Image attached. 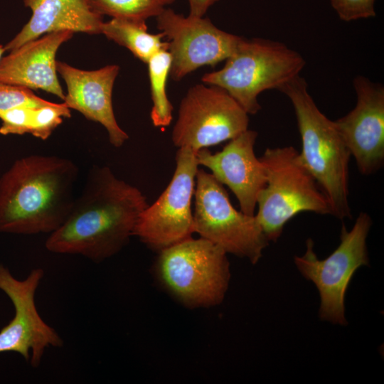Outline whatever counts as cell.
<instances>
[{
	"instance_id": "6da1fadb",
	"label": "cell",
	"mask_w": 384,
	"mask_h": 384,
	"mask_svg": "<svg viewBox=\"0 0 384 384\" xmlns=\"http://www.w3.org/2000/svg\"><path fill=\"white\" fill-rule=\"evenodd\" d=\"M148 205L139 188L118 178L108 166H95L68 218L49 234L45 247L53 253L101 262L128 244Z\"/></svg>"
},
{
	"instance_id": "7a4b0ae2",
	"label": "cell",
	"mask_w": 384,
	"mask_h": 384,
	"mask_svg": "<svg viewBox=\"0 0 384 384\" xmlns=\"http://www.w3.org/2000/svg\"><path fill=\"white\" fill-rule=\"evenodd\" d=\"M79 175L72 160L31 155L0 176V233L50 234L68 218Z\"/></svg>"
},
{
	"instance_id": "3957f363",
	"label": "cell",
	"mask_w": 384,
	"mask_h": 384,
	"mask_svg": "<svg viewBox=\"0 0 384 384\" xmlns=\"http://www.w3.org/2000/svg\"><path fill=\"white\" fill-rule=\"evenodd\" d=\"M291 101L302 140L299 157L325 194L331 215L351 217L348 201L351 154L334 121L316 106L306 81L298 75L279 89Z\"/></svg>"
},
{
	"instance_id": "277c9868",
	"label": "cell",
	"mask_w": 384,
	"mask_h": 384,
	"mask_svg": "<svg viewBox=\"0 0 384 384\" xmlns=\"http://www.w3.org/2000/svg\"><path fill=\"white\" fill-rule=\"evenodd\" d=\"M220 70L206 73V85L225 90L248 114L260 109L259 95L299 75L306 61L297 51L270 39L242 38Z\"/></svg>"
},
{
	"instance_id": "5b68a950",
	"label": "cell",
	"mask_w": 384,
	"mask_h": 384,
	"mask_svg": "<svg viewBox=\"0 0 384 384\" xmlns=\"http://www.w3.org/2000/svg\"><path fill=\"white\" fill-rule=\"evenodd\" d=\"M267 176L255 214L270 241H277L285 225L302 212L331 215L329 201L293 146L267 148L260 157Z\"/></svg>"
},
{
	"instance_id": "8992f818",
	"label": "cell",
	"mask_w": 384,
	"mask_h": 384,
	"mask_svg": "<svg viewBox=\"0 0 384 384\" xmlns=\"http://www.w3.org/2000/svg\"><path fill=\"white\" fill-rule=\"evenodd\" d=\"M154 272L162 287L189 308L221 303L230 277L227 253L202 238L159 251Z\"/></svg>"
},
{
	"instance_id": "52a82bcc",
	"label": "cell",
	"mask_w": 384,
	"mask_h": 384,
	"mask_svg": "<svg viewBox=\"0 0 384 384\" xmlns=\"http://www.w3.org/2000/svg\"><path fill=\"white\" fill-rule=\"evenodd\" d=\"M372 225L370 215L360 213L353 228L343 225L338 246L324 260L318 259L314 241L308 239L302 256H295L300 273L316 287L320 299L321 319L334 324L346 325L344 299L356 271L369 265L366 239Z\"/></svg>"
},
{
	"instance_id": "ba28073f",
	"label": "cell",
	"mask_w": 384,
	"mask_h": 384,
	"mask_svg": "<svg viewBox=\"0 0 384 384\" xmlns=\"http://www.w3.org/2000/svg\"><path fill=\"white\" fill-rule=\"evenodd\" d=\"M194 198L193 232L227 254L256 264L269 240L255 215L236 210L223 185L202 169L196 173Z\"/></svg>"
},
{
	"instance_id": "9c48e42d",
	"label": "cell",
	"mask_w": 384,
	"mask_h": 384,
	"mask_svg": "<svg viewBox=\"0 0 384 384\" xmlns=\"http://www.w3.org/2000/svg\"><path fill=\"white\" fill-rule=\"evenodd\" d=\"M248 125V114L225 90L198 84L181 101L171 139L197 152L236 137Z\"/></svg>"
},
{
	"instance_id": "30bf717a",
	"label": "cell",
	"mask_w": 384,
	"mask_h": 384,
	"mask_svg": "<svg viewBox=\"0 0 384 384\" xmlns=\"http://www.w3.org/2000/svg\"><path fill=\"white\" fill-rule=\"evenodd\" d=\"M172 178L156 201L141 213L133 236L158 252L191 238L192 198L198 169L196 152L188 147L176 151Z\"/></svg>"
},
{
	"instance_id": "8fae6325",
	"label": "cell",
	"mask_w": 384,
	"mask_h": 384,
	"mask_svg": "<svg viewBox=\"0 0 384 384\" xmlns=\"http://www.w3.org/2000/svg\"><path fill=\"white\" fill-rule=\"evenodd\" d=\"M44 274L42 268L36 267L26 278L18 279L0 262V290L14 309V317L0 330V353H18L35 368L41 365L47 348L64 345L62 337L43 319L36 305V293Z\"/></svg>"
},
{
	"instance_id": "7c38bea8",
	"label": "cell",
	"mask_w": 384,
	"mask_h": 384,
	"mask_svg": "<svg viewBox=\"0 0 384 384\" xmlns=\"http://www.w3.org/2000/svg\"><path fill=\"white\" fill-rule=\"evenodd\" d=\"M156 18L157 28L168 39L170 75L176 81L200 67L227 60L242 38L219 29L207 18L186 17L170 9Z\"/></svg>"
},
{
	"instance_id": "4fadbf2b",
	"label": "cell",
	"mask_w": 384,
	"mask_h": 384,
	"mask_svg": "<svg viewBox=\"0 0 384 384\" xmlns=\"http://www.w3.org/2000/svg\"><path fill=\"white\" fill-rule=\"evenodd\" d=\"M353 85L355 107L334 122L358 171L369 176L384 163V87L361 75Z\"/></svg>"
},
{
	"instance_id": "5bb4252c",
	"label": "cell",
	"mask_w": 384,
	"mask_h": 384,
	"mask_svg": "<svg viewBox=\"0 0 384 384\" xmlns=\"http://www.w3.org/2000/svg\"><path fill=\"white\" fill-rule=\"evenodd\" d=\"M257 132L247 129L229 140L223 149L212 154L207 148L196 152L198 165L208 169L223 185L227 186L238 201L240 211L254 215L260 192L267 181L265 169L255 156Z\"/></svg>"
},
{
	"instance_id": "9a60e30c",
	"label": "cell",
	"mask_w": 384,
	"mask_h": 384,
	"mask_svg": "<svg viewBox=\"0 0 384 384\" xmlns=\"http://www.w3.org/2000/svg\"><path fill=\"white\" fill-rule=\"evenodd\" d=\"M56 70L67 85L68 92L63 100L65 105L86 119L101 124L108 133L110 144L121 147L129 136L115 119L112 100L119 67L108 65L95 70H84L56 61Z\"/></svg>"
},
{
	"instance_id": "2e32d148",
	"label": "cell",
	"mask_w": 384,
	"mask_h": 384,
	"mask_svg": "<svg viewBox=\"0 0 384 384\" xmlns=\"http://www.w3.org/2000/svg\"><path fill=\"white\" fill-rule=\"evenodd\" d=\"M73 33L52 32L10 51L0 61V82L42 90L63 100L65 95L58 79L55 55Z\"/></svg>"
},
{
	"instance_id": "e0dca14e",
	"label": "cell",
	"mask_w": 384,
	"mask_h": 384,
	"mask_svg": "<svg viewBox=\"0 0 384 384\" xmlns=\"http://www.w3.org/2000/svg\"><path fill=\"white\" fill-rule=\"evenodd\" d=\"M23 3L31 9V17L4 46L6 51L52 32L101 33L102 16L93 12L85 0H23Z\"/></svg>"
},
{
	"instance_id": "ac0fdd59",
	"label": "cell",
	"mask_w": 384,
	"mask_h": 384,
	"mask_svg": "<svg viewBox=\"0 0 384 384\" xmlns=\"http://www.w3.org/2000/svg\"><path fill=\"white\" fill-rule=\"evenodd\" d=\"M70 117V109L64 102H52L45 106H20L11 109L6 112L4 123L11 134H30L46 140L63 122V118Z\"/></svg>"
},
{
	"instance_id": "d6986e66",
	"label": "cell",
	"mask_w": 384,
	"mask_h": 384,
	"mask_svg": "<svg viewBox=\"0 0 384 384\" xmlns=\"http://www.w3.org/2000/svg\"><path fill=\"white\" fill-rule=\"evenodd\" d=\"M101 33L108 39L127 48L140 60L146 63L156 53L168 50V42H163L164 37L160 32L152 34L147 31V25L144 21H134L112 18L104 22Z\"/></svg>"
},
{
	"instance_id": "ffe728a7",
	"label": "cell",
	"mask_w": 384,
	"mask_h": 384,
	"mask_svg": "<svg viewBox=\"0 0 384 384\" xmlns=\"http://www.w3.org/2000/svg\"><path fill=\"white\" fill-rule=\"evenodd\" d=\"M151 88L152 107L150 113L152 124L156 127L169 126L173 119V106L166 90L170 74L171 56L168 50L154 54L146 63Z\"/></svg>"
},
{
	"instance_id": "44dd1931",
	"label": "cell",
	"mask_w": 384,
	"mask_h": 384,
	"mask_svg": "<svg viewBox=\"0 0 384 384\" xmlns=\"http://www.w3.org/2000/svg\"><path fill=\"white\" fill-rule=\"evenodd\" d=\"M95 14L110 16L115 18H124L146 21L156 17L164 9L159 0H85Z\"/></svg>"
},
{
	"instance_id": "7402d4cb",
	"label": "cell",
	"mask_w": 384,
	"mask_h": 384,
	"mask_svg": "<svg viewBox=\"0 0 384 384\" xmlns=\"http://www.w3.org/2000/svg\"><path fill=\"white\" fill-rule=\"evenodd\" d=\"M51 103L36 96L31 89L0 82V114L20 106L40 107Z\"/></svg>"
},
{
	"instance_id": "603a6c76",
	"label": "cell",
	"mask_w": 384,
	"mask_h": 384,
	"mask_svg": "<svg viewBox=\"0 0 384 384\" xmlns=\"http://www.w3.org/2000/svg\"><path fill=\"white\" fill-rule=\"evenodd\" d=\"M341 20L348 22L375 16V0H330Z\"/></svg>"
},
{
	"instance_id": "cb8c5ba5",
	"label": "cell",
	"mask_w": 384,
	"mask_h": 384,
	"mask_svg": "<svg viewBox=\"0 0 384 384\" xmlns=\"http://www.w3.org/2000/svg\"><path fill=\"white\" fill-rule=\"evenodd\" d=\"M218 0H188L189 15L202 17L207 10Z\"/></svg>"
},
{
	"instance_id": "d4e9b609",
	"label": "cell",
	"mask_w": 384,
	"mask_h": 384,
	"mask_svg": "<svg viewBox=\"0 0 384 384\" xmlns=\"http://www.w3.org/2000/svg\"><path fill=\"white\" fill-rule=\"evenodd\" d=\"M5 51L6 50H5L4 46H2L1 44H0V61H1V60L2 58V57H3V55H4Z\"/></svg>"
},
{
	"instance_id": "484cf974",
	"label": "cell",
	"mask_w": 384,
	"mask_h": 384,
	"mask_svg": "<svg viewBox=\"0 0 384 384\" xmlns=\"http://www.w3.org/2000/svg\"><path fill=\"white\" fill-rule=\"evenodd\" d=\"M164 6L172 4L175 0H159Z\"/></svg>"
}]
</instances>
